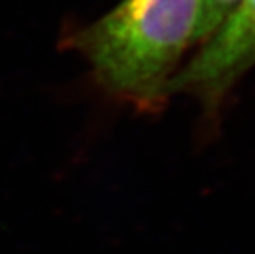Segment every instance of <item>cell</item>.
Returning <instances> with one entry per match:
<instances>
[{
    "label": "cell",
    "mask_w": 255,
    "mask_h": 254,
    "mask_svg": "<svg viewBox=\"0 0 255 254\" xmlns=\"http://www.w3.org/2000/svg\"><path fill=\"white\" fill-rule=\"evenodd\" d=\"M198 10L199 0H124L76 41L106 89L151 109L193 45Z\"/></svg>",
    "instance_id": "obj_1"
},
{
    "label": "cell",
    "mask_w": 255,
    "mask_h": 254,
    "mask_svg": "<svg viewBox=\"0 0 255 254\" xmlns=\"http://www.w3.org/2000/svg\"><path fill=\"white\" fill-rule=\"evenodd\" d=\"M254 64L255 0H241L189 63L175 73L168 96L193 93L208 106H216Z\"/></svg>",
    "instance_id": "obj_2"
},
{
    "label": "cell",
    "mask_w": 255,
    "mask_h": 254,
    "mask_svg": "<svg viewBox=\"0 0 255 254\" xmlns=\"http://www.w3.org/2000/svg\"><path fill=\"white\" fill-rule=\"evenodd\" d=\"M241 0H199L198 20L194 26L193 43L206 40L234 10Z\"/></svg>",
    "instance_id": "obj_3"
}]
</instances>
